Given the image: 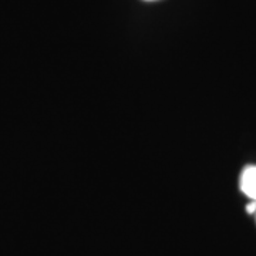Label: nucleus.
I'll list each match as a JSON object with an SVG mask.
<instances>
[{"label":"nucleus","instance_id":"3","mask_svg":"<svg viewBox=\"0 0 256 256\" xmlns=\"http://www.w3.org/2000/svg\"><path fill=\"white\" fill-rule=\"evenodd\" d=\"M146 2H154V0H146Z\"/></svg>","mask_w":256,"mask_h":256},{"label":"nucleus","instance_id":"2","mask_svg":"<svg viewBox=\"0 0 256 256\" xmlns=\"http://www.w3.org/2000/svg\"><path fill=\"white\" fill-rule=\"evenodd\" d=\"M255 208H256V202H254V204L248 205L246 210H248V212H254V210H255Z\"/></svg>","mask_w":256,"mask_h":256},{"label":"nucleus","instance_id":"1","mask_svg":"<svg viewBox=\"0 0 256 256\" xmlns=\"http://www.w3.org/2000/svg\"><path fill=\"white\" fill-rule=\"evenodd\" d=\"M240 190L246 196L256 201V165H250L244 170L240 175Z\"/></svg>","mask_w":256,"mask_h":256}]
</instances>
